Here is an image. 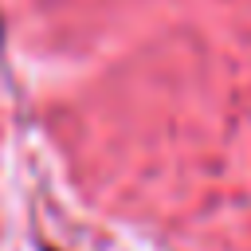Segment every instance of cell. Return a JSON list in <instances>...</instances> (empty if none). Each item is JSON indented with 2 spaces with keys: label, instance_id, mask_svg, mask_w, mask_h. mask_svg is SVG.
<instances>
[{
  "label": "cell",
  "instance_id": "1",
  "mask_svg": "<svg viewBox=\"0 0 251 251\" xmlns=\"http://www.w3.org/2000/svg\"><path fill=\"white\" fill-rule=\"evenodd\" d=\"M47 251H51V247H47Z\"/></svg>",
  "mask_w": 251,
  "mask_h": 251
}]
</instances>
